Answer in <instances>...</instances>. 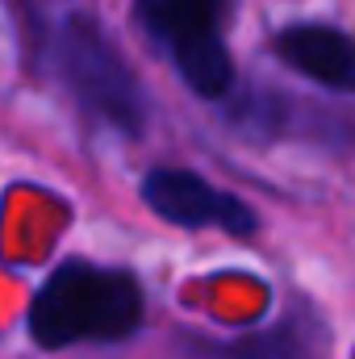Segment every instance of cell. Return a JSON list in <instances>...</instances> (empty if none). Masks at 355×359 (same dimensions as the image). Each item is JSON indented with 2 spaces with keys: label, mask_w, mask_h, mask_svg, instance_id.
Returning a JSON list of instances; mask_svg holds the SVG:
<instances>
[{
  "label": "cell",
  "mask_w": 355,
  "mask_h": 359,
  "mask_svg": "<svg viewBox=\"0 0 355 359\" xmlns=\"http://www.w3.org/2000/svg\"><path fill=\"white\" fill-rule=\"evenodd\" d=\"M63 72H67L76 96L96 117H105L130 134L142 126V92L134 84V76L126 72L121 55L113 50V42L88 17H76L63 29Z\"/></svg>",
  "instance_id": "3"
},
{
  "label": "cell",
  "mask_w": 355,
  "mask_h": 359,
  "mask_svg": "<svg viewBox=\"0 0 355 359\" xmlns=\"http://www.w3.org/2000/svg\"><path fill=\"white\" fill-rule=\"evenodd\" d=\"M147 29L172 46L180 76L201 96H222L234 80V63L217 38L222 0H138Z\"/></svg>",
  "instance_id": "2"
},
{
  "label": "cell",
  "mask_w": 355,
  "mask_h": 359,
  "mask_svg": "<svg viewBox=\"0 0 355 359\" xmlns=\"http://www.w3.org/2000/svg\"><path fill=\"white\" fill-rule=\"evenodd\" d=\"M138 322H142V292L134 276L92 264H63L29 305V334L42 347L117 343L130 339Z\"/></svg>",
  "instance_id": "1"
},
{
  "label": "cell",
  "mask_w": 355,
  "mask_h": 359,
  "mask_svg": "<svg viewBox=\"0 0 355 359\" xmlns=\"http://www.w3.org/2000/svg\"><path fill=\"white\" fill-rule=\"evenodd\" d=\"M280 59L335 92H355V38L330 25H293L276 38Z\"/></svg>",
  "instance_id": "5"
},
{
  "label": "cell",
  "mask_w": 355,
  "mask_h": 359,
  "mask_svg": "<svg viewBox=\"0 0 355 359\" xmlns=\"http://www.w3.org/2000/svg\"><path fill=\"white\" fill-rule=\"evenodd\" d=\"M142 196L159 217H168L176 226H222L230 234H251L255 230V213L239 196L217 192L209 180L180 172V168L151 172L142 180Z\"/></svg>",
  "instance_id": "4"
}]
</instances>
